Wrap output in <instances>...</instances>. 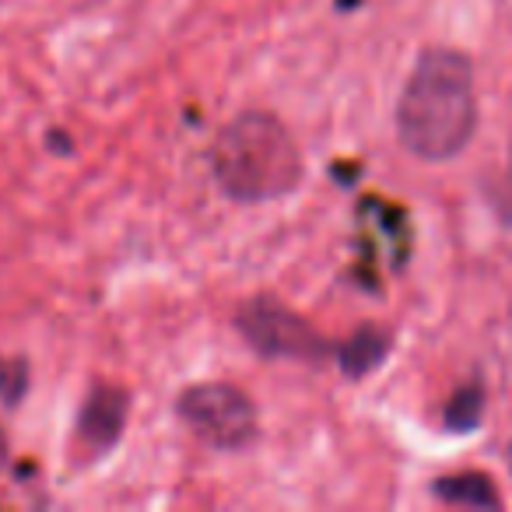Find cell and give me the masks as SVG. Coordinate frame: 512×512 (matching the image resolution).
<instances>
[{
	"instance_id": "cell-6",
	"label": "cell",
	"mask_w": 512,
	"mask_h": 512,
	"mask_svg": "<svg viewBox=\"0 0 512 512\" xmlns=\"http://www.w3.org/2000/svg\"><path fill=\"white\" fill-rule=\"evenodd\" d=\"M390 348H393V337L379 327H362L351 341L337 344V362H341L344 376L351 379H362L369 372H376L379 365L390 358Z\"/></svg>"
},
{
	"instance_id": "cell-4",
	"label": "cell",
	"mask_w": 512,
	"mask_h": 512,
	"mask_svg": "<svg viewBox=\"0 0 512 512\" xmlns=\"http://www.w3.org/2000/svg\"><path fill=\"white\" fill-rule=\"evenodd\" d=\"M235 327L249 341V348L264 358H292V362H323L337 351L306 316L288 309L271 295H256L242 302L235 313Z\"/></svg>"
},
{
	"instance_id": "cell-1",
	"label": "cell",
	"mask_w": 512,
	"mask_h": 512,
	"mask_svg": "<svg viewBox=\"0 0 512 512\" xmlns=\"http://www.w3.org/2000/svg\"><path fill=\"white\" fill-rule=\"evenodd\" d=\"M474 134V64L453 46H428L397 99V141L421 162H453Z\"/></svg>"
},
{
	"instance_id": "cell-8",
	"label": "cell",
	"mask_w": 512,
	"mask_h": 512,
	"mask_svg": "<svg viewBox=\"0 0 512 512\" xmlns=\"http://www.w3.org/2000/svg\"><path fill=\"white\" fill-rule=\"evenodd\" d=\"M481 414H484V393H481V386H467V390H460L453 400H449V407H446V425L453 428V432H470V428H477Z\"/></svg>"
},
{
	"instance_id": "cell-3",
	"label": "cell",
	"mask_w": 512,
	"mask_h": 512,
	"mask_svg": "<svg viewBox=\"0 0 512 512\" xmlns=\"http://www.w3.org/2000/svg\"><path fill=\"white\" fill-rule=\"evenodd\" d=\"M179 418L190 425V432L211 449L239 453L260 432L256 404L246 390L232 383H197L179 393L176 400Z\"/></svg>"
},
{
	"instance_id": "cell-7",
	"label": "cell",
	"mask_w": 512,
	"mask_h": 512,
	"mask_svg": "<svg viewBox=\"0 0 512 512\" xmlns=\"http://www.w3.org/2000/svg\"><path fill=\"white\" fill-rule=\"evenodd\" d=\"M432 491L449 505H474V509H488L498 505V488L488 474H456V477H439L432 484Z\"/></svg>"
},
{
	"instance_id": "cell-5",
	"label": "cell",
	"mask_w": 512,
	"mask_h": 512,
	"mask_svg": "<svg viewBox=\"0 0 512 512\" xmlns=\"http://www.w3.org/2000/svg\"><path fill=\"white\" fill-rule=\"evenodd\" d=\"M127 411H130V397L120 386H95L88 393L85 407H81L78 418V439L88 453H106L120 442L123 425H127Z\"/></svg>"
},
{
	"instance_id": "cell-2",
	"label": "cell",
	"mask_w": 512,
	"mask_h": 512,
	"mask_svg": "<svg viewBox=\"0 0 512 512\" xmlns=\"http://www.w3.org/2000/svg\"><path fill=\"white\" fill-rule=\"evenodd\" d=\"M211 172L235 204H267L299 190L306 176L299 144L271 113H239L211 144Z\"/></svg>"
},
{
	"instance_id": "cell-9",
	"label": "cell",
	"mask_w": 512,
	"mask_h": 512,
	"mask_svg": "<svg viewBox=\"0 0 512 512\" xmlns=\"http://www.w3.org/2000/svg\"><path fill=\"white\" fill-rule=\"evenodd\" d=\"M495 207H498V214H502V221L512 225V144H509V162H505L502 183L495 186Z\"/></svg>"
}]
</instances>
